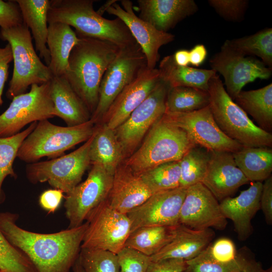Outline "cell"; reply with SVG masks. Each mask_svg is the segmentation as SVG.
Returning <instances> with one entry per match:
<instances>
[{
    "instance_id": "obj_29",
    "label": "cell",
    "mask_w": 272,
    "mask_h": 272,
    "mask_svg": "<svg viewBox=\"0 0 272 272\" xmlns=\"http://www.w3.org/2000/svg\"><path fill=\"white\" fill-rule=\"evenodd\" d=\"M158 69L160 79L170 88L190 87L206 91H208L210 79L217 73L212 69L179 66L175 62L173 54L163 57Z\"/></svg>"
},
{
    "instance_id": "obj_30",
    "label": "cell",
    "mask_w": 272,
    "mask_h": 272,
    "mask_svg": "<svg viewBox=\"0 0 272 272\" xmlns=\"http://www.w3.org/2000/svg\"><path fill=\"white\" fill-rule=\"evenodd\" d=\"M262 129L272 131V84L248 91H241L235 99Z\"/></svg>"
},
{
    "instance_id": "obj_6",
    "label": "cell",
    "mask_w": 272,
    "mask_h": 272,
    "mask_svg": "<svg viewBox=\"0 0 272 272\" xmlns=\"http://www.w3.org/2000/svg\"><path fill=\"white\" fill-rule=\"evenodd\" d=\"M0 38L10 45L14 60L13 75L7 92L9 99L26 93L33 84L50 81L53 76L48 66L37 55L29 29L24 23L9 28H1Z\"/></svg>"
},
{
    "instance_id": "obj_20",
    "label": "cell",
    "mask_w": 272,
    "mask_h": 272,
    "mask_svg": "<svg viewBox=\"0 0 272 272\" xmlns=\"http://www.w3.org/2000/svg\"><path fill=\"white\" fill-rule=\"evenodd\" d=\"M248 183L249 180L236 165L232 153L210 151L202 183L218 200L231 196L240 186Z\"/></svg>"
},
{
    "instance_id": "obj_8",
    "label": "cell",
    "mask_w": 272,
    "mask_h": 272,
    "mask_svg": "<svg viewBox=\"0 0 272 272\" xmlns=\"http://www.w3.org/2000/svg\"><path fill=\"white\" fill-rule=\"evenodd\" d=\"M147 67L142 48L136 42L120 48L106 70L99 91V100L90 120L99 124L115 99Z\"/></svg>"
},
{
    "instance_id": "obj_15",
    "label": "cell",
    "mask_w": 272,
    "mask_h": 272,
    "mask_svg": "<svg viewBox=\"0 0 272 272\" xmlns=\"http://www.w3.org/2000/svg\"><path fill=\"white\" fill-rule=\"evenodd\" d=\"M163 116L171 123L184 130L195 145L209 151L233 153L243 148L222 131L209 106L191 112H166Z\"/></svg>"
},
{
    "instance_id": "obj_50",
    "label": "cell",
    "mask_w": 272,
    "mask_h": 272,
    "mask_svg": "<svg viewBox=\"0 0 272 272\" xmlns=\"http://www.w3.org/2000/svg\"><path fill=\"white\" fill-rule=\"evenodd\" d=\"M175 62L179 66H186L190 63L189 51L186 49H180L173 54Z\"/></svg>"
},
{
    "instance_id": "obj_41",
    "label": "cell",
    "mask_w": 272,
    "mask_h": 272,
    "mask_svg": "<svg viewBox=\"0 0 272 272\" xmlns=\"http://www.w3.org/2000/svg\"><path fill=\"white\" fill-rule=\"evenodd\" d=\"M250 250L245 248L239 250L237 258L227 263H187L183 272H241L252 257Z\"/></svg>"
},
{
    "instance_id": "obj_32",
    "label": "cell",
    "mask_w": 272,
    "mask_h": 272,
    "mask_svg": "<svg viewBox=\"0 0 272 272\" xmlns=\"http://www.w3.org/2000/svg\"><path fill=\"white\" fill-rule=\"evenodd\" d=\"M178 225L139 228L130 233L124 247L151 257L157 253L173 239Z\"/></svg>"
},
{
    "instance_id": "obj_5",
    "label": "cell",
    "mask_w": 272,
    "mask_h": 272,
    "mask_svg": "<svg viewBox=\"0 0 272 272\" xmlns=\"http://www.w3.org/2000/svg\"><path fill=\"white\" fill-rule=\"evenodd\" d=\"M195 145L186 132L163 116L150 128L139 147L124 162L138 174L161 164L179 161Z\"/></svg>"
},
{
    "instance_id": "obj_21",
    "label": "cell",
    "mask_w": 272,
    "mask_h": 272,
    "mask_svg": "<svg viewBox=\"0 0 272 272\" xmlns=\"http://www.w3.org/2000/svg\"><path fill=\"white\" fill-rule=\"evenodd\" d=\"M152 194L141 175L134 173L123 161L115 171L107 200L111 208L127 214Z\"/></svg>"
},
{
    "instance_id": "obj_39",
    "label": "cell",
    "mask_w": 272,
    "mask_h": 272,
    "mask_svg": "<svg viewBox=\"0 0 272 272\" xmlns=\"http://www.w3.org/2000/svg\"><path fill=\"white\" fill-rule=\"evenodd\" d=\"M0 270L3 272H37L29 258L12 244L1 230Z\"/></svg>"
},
{
    "instance_id": "obj_47",
    "label": "cell",
    "mask_w": 272,
    "mask_h": 272,
    "mask_svg": "<svg viewBox=\"0 0 272 272\" xmlns=\"http://www.w3.org/2000/svg\"><path fill=\"white\" fill-rule=\"evenodd\" d=\"M260 209L268 225L272 224V176H270L262 183L260 198Z\"/></svg>"
},
{
    "instance_id": "obj_27",
    "label": "cell",
    "mask_w": 272,
    "mask_h": 272,
    "mask_svg": "<svg viewBox=\"0 0 272 272\" xmlns=\"http://www.w3.org/2000/svg\"><path fill=\"white\" fill-rule=\"evenodd\" d=\"M20 8L23 23L30 29L36 50L48 66L50 56L47 46V14L50 1L16 0Z\"/></svg>"
},
{
    "instance_id": "obj_2",
    "label": "cell",
    "mask_w": 272,
    "mask_h": 272,
    "mask_svg": "<svg viewBox=\"0 0 272 272\" xmlns=\"http://www.w3.org/2000/svg\"><path fill=\"white\" fill-rule=\"evenodd\" d=\"M77 36L79 40L71 52L64 76L92 115L103 76L120 48L106 40Z\"/></svg>"
},
{
    "instance_id": "obj_53",
    "label": "cell",
    "mask_w": 272,
    "mask_h": 272,
    "mask_svg": "<svg viewBox=\"0 0 272 272\" xmlns=\"http://www.w3.org/2000/svg\"><path fill=\"white\" fill-rule=\"evenodd\" d=\"M72 268L73 272H85L81 264L79 257L74 264Z\"/></svg>"
},
{
    "instance_id": "obj_37",
    "label": "cell",
    "mask_w": 272,
    "mask_h": 272,
    "mask_svg": "<svg viewBox=\"0 0 272 272\" xmlns=\"http://www.w3.org/2000/svg\"><path fill=\"white\" fill-rule=\"evenodd\" d=\"M140 175L153 194L174 189L180 185L179 161L161 164Z\"/></svg>"
},
{
    "instance_id": "obj_17",
    "label": "cell",
    "mask_w": 272,
    "mask_h": 272,
    "mask_svg": "<svg viewBox=\"0 0 272 272\" xmlns=\"http://www.w3.org/2000/svg\"><path fill=\"white\" fill-rule=\"evenodd\" d=\"M227 223L218 200L202 183L186 188L179 224L193 230L214 228L223 230Z\"/></svg>"
},
{
    "instance_id": "obj_51",
    "label": "cell",
    "mask_w": 272,
    "mask_h": 272,
    "mask_svg": "<svg viewBox=\"0 0 272 272\" xmlns=\"http://www.w3.org/2000/svg\"><path fill=\"white\" fill-rule=\"evenodd\" d=\"M268 269H265L261 263L256 260L252 256L247 264L241 272H267Z\"/></svg>"
},
{
    "instance_id": "obj_3",
    "label": "cell",
    "mask_w": 272,
    "mask_h": 272,
    "mask_svg": "<svg viewBox=\"0 0 272 272\" xmlns=\"http://www.w3.org/2000/svg\"><path fill=\"white\" fill-rule=\"evenodd\" d=\"M95 0H51L48 23L61 22L75 28L78 35L109 41L119 48L136 41L120 19L109 20L93 8Z\"/></svg>"
},
{
    "instance_id": "obj_48",
    "label": "cell",
    "mask_w": 272,
    "mask_h": 272,
    "mask_svg": "<svg viewBox=\"0 0 272 272\" xmlns=\"http://www.w3.org/2000/svg\"><path fill=\"white\" fill-rule=\"evenodd\" d=\"M13 60L12 48L8 43L4 47H0V105L3 103L2 95L8 78L9 64Z\"/></svg>"
},
{
    "instance_id": "obj_49",
    "label": "cell",
    "mask_w": 272,
    "mask_h": 272,
    "mask_svg": "<svg viewBox=\"0 0 272 272\" xmlns=\"http://www.w3.org/2000/svg\"><path fill=\"white\" fill-rule=\"evenodd\" d=\"M189 51L190 63L194 66L200 65L207 56V49L203 44H197Z\"/></svg>"
},
{
    "instance_id": "obj_9",
    "label": "cell",
    "mask_w": 272,
    "mask_h": 272,
    "mask_svg": "<svg viewBox=\"0 0 272 272\" xmlns=\"http://www.w3.org/2000/svg\"><path fill=\"white\" fill-rule=\"evenodd\" d=\"M93 137V134L80 148L67 155L28 164L27 179L33 184L47 182L53 188L69 193L81 182L91 164L89 149Z\"/></svg>"
},
{
    "instance_id": "obj_52",
    "label": "cell",
    "mask_w": 272,
    "mask_h": 272,
    "mask_svg": "<svg viewBox=\"0 0 272 272\" xmlns=\"http://www.w3.org/2000/svg\"><path fill=\"white\" fill-rule=\"evenodd\" d=\"M118 1L116 0H108L106 1L102 6H101L96 12L100 16L103 15V14L106 11L107 9L112 5L113 4L116 3Z\"/></svg>"
},
{
    "instance_id": "obj_28",
    "label": "cell",
    "mask_w": 272,
    "mask_h": 272,
    "mask_svg": "<svg viewBox=\"0 0 272 272\" xmlns=\"http://www.w3.org/2000/svg\"><path fill=\"white\" fill-rule=\"evenodd\" d=\"M89 157L91 164L102 165L113 173L124 160L122 149L114 130L105 123L95 124Z\"/></svg>"
},
{
    "instance_id": "obj_33",
    "label": "cell",
    "mask_w": 272,
    "mask_h": 272,
    "mask_svg": "<svg viewBox=\"0 0 272 272\" xmlns=\"http://www.w3.org/2000/svg\"><path fill=\"white\" fill-rule=\"evenodd\" d=\"M227 46L244 56L259 57L267 66L272 67V29L266 28L243 37L227 40Z\"/></svg>"
},
{
    "instance_id": "obj_22",
    "label": "cell",
    "mask_w": 272,
    "mask_h": 272,
    "mask_svg": "<svg viewBox=\"0 0 272 272\" xmlns=\"http://www.w3.org/2000/svg\"><path fill=\"white\" fill-rule=\"evenodd\" d=\"M261 182H253L248 189L241 191L235 197H226L220 203L224 216L233 224L238 238L241 241L247 239L253 229L251 220L260 209Z\"/></svg>"
},
{
    "instance_id": "obj_1",
    "label": "cell",
    "mask_w": 272,
    "mask_h": 272,
    "mask_svg": "<svg viewBox=\"0 0 272 272\" xmlns=\"http://www.w3.org/2000/svg\"><path fill=\"white\" fill-rule=\"evenodd\" d=\"M18 218L17 214L0 212V230L29 258L37 272H70L79 257L88 222L56 233H40L19 227Z\"/></svg>"
},
{
    "instance_id": "obj_13",
    "label": "cell",
    "mask_w": 272,
    "mask_h": 272,
    "mask_svg": "<svg viewBox=\"0 0 272 272\" xmlns=\"http://www.w3.org/2000/svg\"><path fill=\"white\" fill-rule=\"evenodd\" d=\"M114 173L102 165L92 164L86 180L64 195L68 228L83 224L92 211L107 199Z\"/></svg>"
},
{
    "instance_id": "obj_31",
    "label": "cell",
    "mask_w": 272,
    "mask_h": 272,
    "mask_svg": "<svg viewBox=\"0 0 272 272\" xmlns=\"http://www.w3.org/2000/svg\"><path fill=\"white\" fill-rule=\"evenodd\" d=\"M237 167L249 182H261L272 172V148L243 147L232 153Z\"/></svg>"
},
{
    "instance_id": "obj_54",
    "label": "cell",
    "mask_w": 272,
    "mask_h": 272,
    "mask_svg": "<svg viewBox=\"0 0 272 272\" xmlns=\"http://www.w3.org/2000/svg\"><path fill=\"white\" fill-rule=\"evenodd\" d=\"M267 272H272L271 266L270 267H269V268H268V271Z\"/></svg>"
},
{
    "instance_id": "obj_35",
    "label": "cell",
    "mask_w": 272,
    "mask_h": 272,
    "mask_svg": "<svg viewBox=\"0 0 272 272\" xmlns=\"http://www.w3.org/2000/svg\"><path fill=\"white\" fill-rule=\"evenodd\" d=\"M210 151L195 145L190 149L179 161L180 169L179 187L187 188L202 183L207 172Z\"/></svg>"
},
{
    "instance_id": "obj_55",
    "label": "cell",
    "mask_w": 272,
    "mask_h": 272,
    "mask_svg": "<svg viewBox=\"0 0 272 272\" xmlns=\"http://www.w3.org/2000/svg\"><path fill=\"white\" fill-rule=\"evenodd\" d=\"M0 272H3L2 270H0Z\"/></svg>"
},
{
    "instance_id": "obj_23",
    "label": "cell",
    "mask_w": 272,
    "mask_h": 272,
    "mask_svg": "<svg viewBox=\"0 0 272 272\" xmlns=\"http://www.w3.org/2000/svg\"><path fill=\"white\" fill-rule=\"evenodd\" d=\"M139 17L164 32L198 11L193 0H138Z\"/></svg>"
},
{
    "instance_id": "obj_44",
    "label": "cell",
    "mask_w": 272,
    "mask_h": 272,
    "mask_svg": "<svg viewBox=\"0 0 272 272\" xmlns=\"http://www.w3.org/2000/svg\"><path fill=\"white\" fill-rule=\"evenodd\" d=\"M23 23L21 11L16 1L0 0L1 28H9Z\"/></svg>"
},
{
    "instance_id": "obj_36",
    "label": "cell",
    "mask_w": 272,
    "mask_h": 272,
    "mask_svg": "<svg viewBox=\"0 0 272 272\" xmlns=\"http://www.w3.org/2000/svg\"><path fill=\"white\" fill-rule=\"evenodd\" d=\"M37 123V121L31 123L27 128L12 136L0 138V204L6 199L2 188L3 182L8 176L17 178L13 168L14 162L22 143L34 130Z\"/></svg>"
},
{
    "instance_id": "obj_11",
    "label": "cell",
    "mask_w": 272,
    "mask_h": 272,
    "mask_svg": "<svg viewBox=\"0 0 272 272\" xmlns=\"http://www.w3.org/2000/svg\"><path fill=\"white\" fill-rule=\"evenodd\" d=\"M0 115V138L12 136L26 125L55 117L50 82L33 84L29 92L14 97Z\"/></svg>"
},
{
    "instance_id": "obj_18",
    "label": "cell",
    "mask_w": 272,
    "mask_h": 272,
    "mask_svg": "<svg viewBox=\"0 0 272 272\" xmlns=\"http://www.w3.org/2000/svg\"><path fill=\"white\" fill-rule=\"evenodd\" d=\"M121 6L116 3L109 7L106 12L120 19L126 25L136 42L145 55L147 67L154 69L159 60V50L164 45L175 39L169 32L159 31L150 23L137 16L133 9L132 2L120 1Z\"/></svg>"
},
{
    "instance_id": "obj_25",
    "label": "cell",
    "mask_w": 272,
    "mask_h": 272,
    "mask_svg": "<svg viewBox=\"0 0 272 272\" xmlns=\"http://www.w3.org/2000/svg\"><path fill=\"white\" fill-rule=\"evenodd\" d=\"M50 93L55 116L61 118L67 126L80 125L90 120L91 114L64 75L52 77Z\"/></svg>"
},
{
    "instance_id": "obj_26",
    "label": "cell",
    "mask_w": 272,
    "mask_h": 272,
    "mask_svg": "<svg viewBox=\"0 0 272 272\" xmlns=\"http://www.w3.org/2000/svg\"><path fill=\"white\" fill-rule=\"evenodd\" d=\"M79 38L69 25L54 22L48 24L47 46L50 61L48 67L53 77L65 74L71 52Z\"/></svg>"
},
{
    "instance_id": "obj_40",
    "label": "cell",
    "mask_w": 272,
    "mask_h": 272,
    "mask_svg": "<svg viewBox=\"0 0 272 272\" xmlns=\"http://www.w3.org/2000/svg\"><path fill=\"white\" fill-rule=\"evenodd\" d=\"M79 258L85 272H120L117 254L109 251L81 248Z\"/></svg>"
},
{
    "instance_id": "obj_4",
    "label": "cell",
    "mask_w": 272,
    "mask_h": 272,
    "mask_svg": "<svg viewBox=\"0 0 272 272\" xmlns=\"http://www.w3.org/2000/svg\"><path fill=\"white\" fill-rule=\"evenodd\" d=\"M209 106L222 131L243 147H272V134L256 125L229 96L217 73L210 79Z\"/></svg>"
},
{
    "instance_id": "obj_12",
    "label": "cell",
    "mask_w": 272,
    "mask_h": 272,
    "mask_svg": "<svg viewBox=\"0 0 272 272\" xmlns=\"http://www.w3.org/2000/svg\"><path fill=\"white\" fill-rule=\"evenodd\" d=\"M169 88L161 79L146 99L114 129L124 160L135 152L150 128L165 113L166 99Z\"/></svg>"
},
{
    "instance_id": "obj_45",
    "label": "cell",
    "mask_w": 272,
    "mask_h": 272,
    "mask_svg": "<svg viewBox=\"0 0 272 272\" xmlns=\"http://www.w3.org/2000/svg\"><path fill=\"white\" fill-rule=\"evenodd\" d=\"M64 192L60 189H49L43 191L39 197V205L48 214H53L59 208L64 198Z\"/></svg>"
},
{
    "instance_id": "obj_10",
    "label": "cell",
    "mask_w": 272,
    "mask_h": 272,
    "mask_svg": "<svg viewBox=\"0 0 272 272\" xmlns=\"http://www.w3.org/2000/svg\"><path fill=\"white\" fill-rule=\"evenodd\" d=\"M81 248L109 251L117 254L130 233L126 214L111 208L105 200L88 215Z\"/></svg>"
},
{
    "instance_id": "obj_42",
    "label": "cell",
    "mask_w": 272,
    "mask_h": 272,
    "mask_svg": "<svg viewBox=\"0 0 272 272\" xmlns=\"http://www.w3.org/2000/svg\"><path fill=\"white\" fill-rule=\"evenodd\" d=\"M117 254L120 272H145L151 262L149 256L125 247Z\"/></svg>"
},
{
    "instance_id": "obj_14",
    "label": "cell",
    "mask_w": 272,
    "mask_h": 272,
    "mask_svg": "<svg viewBox=\"0 0 272 272\" xmlns=\"http://www.w3.org/2000/svg\"><path fill=\"white\" fill-rule=\"evenodd\" d=\"M209 63L212 70L223 76L226 91L233 100L245 85L257 79L267 80L272 75V67L260 60L240 54L224 44L210 58Z\"/></svg>"
},
{
    "instance_id": "obj_16",
    "label": "cell",
    "mask_w": 272,
    "mask_h": 272,
    "mask_svg": "<svg viewBox=\"0 0 272 272\" xmlns=\"http://www.w3.org/2000/svg\"><path fill=\"white\" fill-rule=\"evenodd\" d=\"M186 191V188L179 187L152 194L126 214L130 222V233L143 227L179 225Z\"/></svg>"
},
{
    "instance_id": "obj_19",
    "label": "cell",
    "mask_w": 272,
    "mask_h": 272,
    "mask_svg": "<svg viewBox=\"0 0 272 272\" xmlns=\"http://www.w3.org/2000/svg\"><path fill=\"white\" fill-rule=\"evenodd\" d=\"M160 80L158 69L147 67L119 94L99 123L116 129L146 99Z\"/></svg>"
},
{
    "instance_id": "obj_24",
    "label": "cell",
    "mask_w": 272,
    "mask_h": 272,
    "mask_svg": "<svg viewBox=\"0 0 272 272\" xmlns=\"http://www.w3.org/2000/svg\"><path fill=\"white\" fill-rule=\"evenodd\" d=\"M215 236L213 229L193 230L179 224L173 239L155 255L151 261L167 259L192 260L202 252Z\"/></svg>"
},
{
    "instance_id": "obj_43",
    "label": "cell",
    "mask_w": 272,
    "mask_h": 272,
    "mask_svg": "<svg viewBox=\"0 0 272 272\" xmlns=\"http://www.w3.org/2000/svg\"><path fill=\"white\" fill-rule=\"evenodd\" d=\"M208 3L225 20L237 21L243 18L249 2L247 0H209Z\"/></svg>"
},
{
    "instance_id": "obj_34",
    "label": "cell",
    "mask_w": 272,
    "mask_h": 272,
    "mask_svg": "<svg viewBox=\"0 0 272 272\" xmlns=\"http://www.w3.org/2000/svg\"><path fill=\"white\" fill-rule=\"evenodd\" d=\"M208 91L190 87H175L168 90L165 102L166 112L187 113L209 106Z\"/></svg>"
},
{
    "instance_id": "obj_38",
    "label": "cell",
    "mask_w": 272,
    "mask_h": 272,
    "mask_svg": "<svg viewBox=\"0 0 272 272\" xmlns=\"http://www.w3.org/2000/svg\"><path fill=\"white\" fill-rule=\"evenodd\" d=\"M239 255L234 242L227 237L220 238L207 247L196 257L186 263H227L235 260Z\"/></svg>"
},
{
    "instance_id": "obj_7",
    "label": "cell",
    "mask_w": 272,
    "mask_h": 272,
    "mask_svg": "<svg viewBox=\"0 0 272 272\" xmlns=\"http://www.w3.org/2000/svg\"><path fill=\"white\" fill-rule=\"evenodd\" d=\"M95 129V124L91 120L74 126L56 125L48 119L39 121L22 143L17 157L32 163L45 157H60L65 151L88 140Z\"/></svg>"
},
{
    "instance_id": "obj_46",
    "label": "cell",
    "mask_w": 272,
    "mask_h": 272,
    "mask_svg": "<svg viewBox=\"0 0 272 272\" xmlns=\"http://www.w3.org/2000/svg\"><path fill=\"white\" fill-rule=\"evenodd\" d=\"M186 265V262L180 259L151 260L145 272H183Z\"/></svg>"
}]
</instances>
